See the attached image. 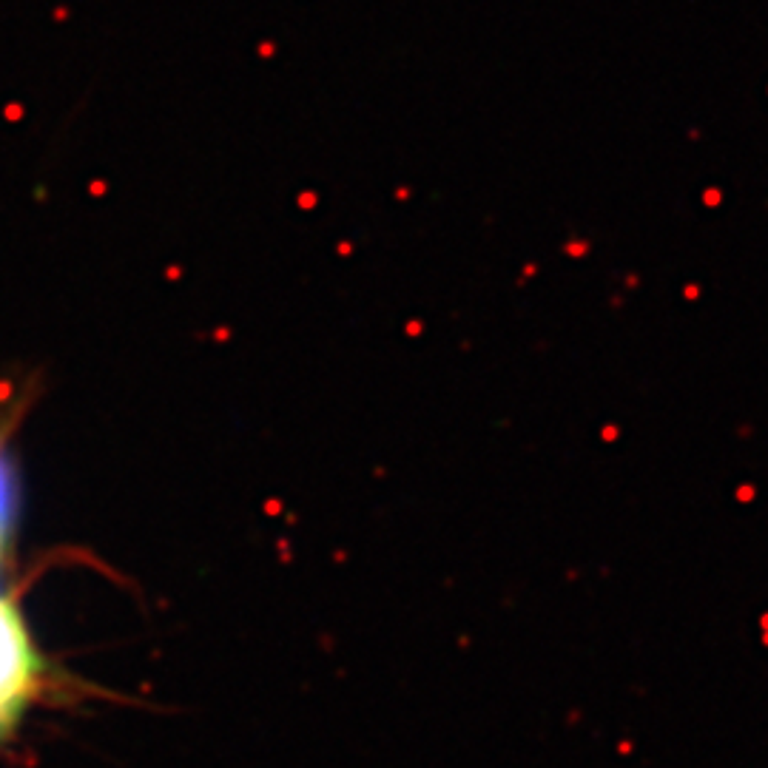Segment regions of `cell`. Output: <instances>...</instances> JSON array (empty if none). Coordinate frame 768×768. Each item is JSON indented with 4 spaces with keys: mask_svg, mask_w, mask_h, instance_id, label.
Here are the masks:
<instances>
[{
    "mask_svg": "<svg viewBox=\"0 0 768 768\" xmlns=\"http://www.w3.org/2000/svg\"><path fill=\"white\" fill-rule=\"evenodd\" d=\"M6 552V543L0 541V558ZM35 683V657L21 626V618L9 606L6 598H0V728H4L26 703Z\"/></svg>",
    "mask_w": 768,
    "mask_h": 768,
    "instance_id": "obj_1",
    "label": "cell"
}]
</instances>
